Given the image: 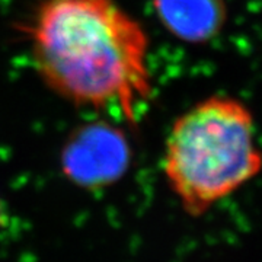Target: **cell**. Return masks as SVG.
Masks as SVG:
<instances>
[{
    "instance_id": "277c9868",
    "label": "cell",
    "mask_w": 262,
    "mask_h": 262,
    "mask_svg": "<svg viewBox=\"0 0 262 262\" xmlns=\"http://www.w3.org/2000/svg\"><path fill=\"white\" fill-rule=\"evenodd\" d=\"M163 28L187 44H207L219 37L229 18L226 0H153Z\"/></svg>"
},
{
    "instance_id": "6da1fadb",
    "label": "cell",
    "mask_w": 262,
    "mask_h": 262,
    "mask_svg": "<svg viewBox=\"0 0 262 262\" xmlns=\"http://www.w3.org/2000/svg\"><path fill=\"white\" fill-rule=\"evenodd\" d=\"M27 32L41 80L76 106L137 124L153 92L150 39L115 0H41Z\"/></svg>"
},
{
    "instance_id": "7a4b0ae2",
    "label": "cell",
    "mask_w": 262,
    "mask_h": 262,
    "mask_svg": "<svg viewBox=\"0 0 262 262\" xmlns=\"http://www.w3.org/2000/svg\"><path fill=\"white\" fill-rule=\"evenodd\" d=\"M162 168L182 210L206 214L261 173L252 111L227 95L196 102L172 124Z\"/></svg>"
},
{
    "instance_id": "3957f363",
    "label": "cell",
    "mask_w": 262,
    "mask_h": 262,
    "mask_svg": "<svg viewBox=\"0 0 262 262\" xmlns=\"http://www.w3.org/2000/svg\"><path fill=\"white\" fill-rule=\"evenodd\" d=\"M63 170L83 187H102L117 181L130 162L125 137L115 127L95 122L76 131L63 150Z\"/></svg>"
}]
</instances>
